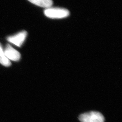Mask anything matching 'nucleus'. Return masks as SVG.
<instances>
[{"label": "nucleus", "mask_w": 122, "mask_h": 122, "mask_svg": "<svg viewBox=\"0 0 122 122\" xmlns=\"http://www.w3.org/2000/svg\"><path fill=\"white\" fill-rule=\"evenodd\" d=\"M44 15L52 19H62L69 16L70 12L67 9L61 8H48L44 11Z\"/></svg>", "instance_id": "f257e3e1"}, {"label": "nucleus", "mask_w": 122, "mask_h": 122, "mask_svg": "<svg viewBox=\"0 0 122 122\" xmlns=\"http://www.w3.org/2000/svg\"><path fill=\"white\" fill-rule=\"evenodd\" d=\"M0 63L5 66H9L11 65V62L5 57L4 52V49L1 44L0 43Z\"/></svg>", "instance_id": "423d86ee"}, {"label": "nucleus", "mask_w": 122, "mask_h": 122, "mask_svg": "<svg viewBox=\"0 0 122 122\" xmlns=\"http://www.w3.org/2000/svg\"><path fill=\"white\" fill-rule=\"evenodd\" d=\"M81 122H104L105 118L101 113L92 111L81 114L79 117Z\"/></svg>", "instance_id": "f03ea898"}, {"label": "nucleus", "mask_w": 122, "mask_h": 122, "mask_svg": "<svg viewBox=\"0 0 122 122\" xmlns=\"http://www.w3.org/2000/svg\"><path fill=\"white\" fill-rule=\"evenodd\" d=\"M4 52L5 57L9 60L11 61H19L20 59L21 55L20 53L9 44H7L4 49Z\"/></svg>", "instance_id": "20e7f679"}, {"label": "nucleus", "mask_w": 122, "mask_h": 122, "mask_svg": "<svg viewBox=\"0 0 122 122\" xmlns=\"http://www.w3.org/2000/svg\"><path fill=\"white\" fill-rule=\"evenodd\" d=\"M31 3L45 8H48L52 6L53 1L52 0H28Z\"/></svg>", "instance_id": "39448f33"}, {"label": "nucleus", "mask_w": 122, "mask_h": 122, "mask_svg": "<svg viewBox=\"0 0 122 122\" xmlns=\"http://www.w3.org/2000/svg\"><path fill=\"white\" fill-rule=\"evenodd\" d=\"M27 35V32L25 31H22L15 35L8 37L7 40L11 44L20 47L25 42Z\"/></svg>", "instance_id": "7ed1b4c3"}]
</instances>
